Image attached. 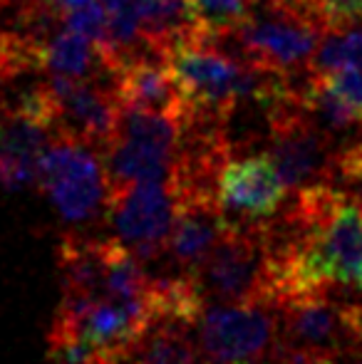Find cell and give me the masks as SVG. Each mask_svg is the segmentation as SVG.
Listing matches in <instances>:
<instances>
[{
	"label": "cell",
	"mask_w": 362,
	"mask_h": 364,
	"mask_svg": "<svg viewBox=\"0 0 362 364\" xmlns=\"http://www.w3.org/2000/svg\"><path fill=\"white\" fill-rule=\"evenodd\" d=\"M343 68L362 70V25L330 28L310 63V73H333Z\"/></svg>",
	"instance_id": "cell-13"
},
{
	"label": "cell",
	"mask_w": 362,
	"mask_h": 364,
	"mask_svg": "<svg viewBox=\"0 0 362 364\" xmlns=\"http://www.w3.org/2000/svg\"><path fill=\"white\" fill-rule=\"evenodd\" d=\"M328 28L362 25V0H315Z\"/></svg>",
	"instance_id": "cell-16"
},
{
	"label": "cell",
	"mask_w": 362,
	"mask_h": 364,
	"mask_svg": "<svg viewBox=\"0 0 362 364\" xmlns=\"http://www.w3.org/2000/svg\"><path fill=\"white\" fill-rule=\"evenodd\" d=\"M280 310L271 302H208L196 322L198 347L211 364H238L271 352Z\"/></svg>",
	"instance_id": "cell-5"
},
{
	"label": "cell",
	"mask_w": 362,
	"mask_h": 364,
	"mask_svg": "<svg viewBox=\"0 0 362 364\" xmlns=\"http://www.w3.org/2000/svg\"><path fill=\"white\" fill-rule=\"evenodd\" d=\"M35 186L68 228L82 230L107 220L110 176L97 146L58 134L38 159Z\"/></svg>",
	"instance_id": "cell-1"
},
{
	"label": "cell",
	"mask_w": 362,
	"mask_h": 364,
	"mask_svg": "<svg viewBox=\"0 0 362 364\" xmlns=\"http://www.w3.org/2000/svg\"><path fill=\"white\" fill-rule=\"evenodd\" d=\"M50 3H53L55 8L60 10V13H68V10H75V8H80V5L90 3V0H50Z\"/></svg>",
	"instance_id": "cell-17"
},
{
	"label": "cell",
	"mask_w": 362,
	"mask_h": 364,
	"mask_svg": "<svg viewBox=\"0 0 362 364\" xmlns=\"http://www.w3.org/2000/svg\"><path fill=\"white\" fill-rule=\"evenodd\" d=\"M340 360H348V364H362V345L353 347V350H348L343 357H340Z\"/></svg>",
	"instance_id": "cell-18"
},
{
	"label": "cell",
	"mask_w": 362,
	"mask_h": 364,
	"mask_svg": "<svg viewBox=\"0 0 362 364\" xmlns=\"http://www.w3.org/2000/svg\"><path fill=\"white\" fill-rule=\"evenodd\" d=\"M218 203L228 218L266 220L288 201V186L268 151L228 159L218 171Z\"/></svg>",
	"instance_id": "cell-8"
},
{
	"label": "cell",
	"mask_w": 362,
	"mask_h": 364,
	"mask_svg": "<svg viewBox=\"0 0 362 364\" xmlns=\"http://www.w3.org/2000/svg\"><path fill=\"white\" fill-rule=\"evenodd\" d=\"M132 364H211L198 342L191 337V327L174 322H156L144 337Z\"/></svg>",
	"instance_id": "cell-12"
},
{
	"label": "cell",
	"mask_w": 362,
	"mask_h": 364,
	"mask_svg": "<svg viewBox=\"0 0 362 364\" xmlns=\"http://www.w3.org/2000/svg\"><path fill=\"white\" fill-rule=\"evenodd\" d=\"M228 225L216 198H193V201H176L174 228H171L166 260L171 270L183 275H196L206 263L211 250L221 240Z\"/></svg>",
	"instance_id": "cell-10"
},
{
	"label": "cell",
	"mask_w": 362,
	"mask_h": 364,
	"mask_svg": "<svg viewBox=\"0 0 362 364\" xmlns=\"http://www.w3.org/2000/svg\"><path fill=\"white\" fill-rule=\"evenodd\" d=\"M0 124H3V122H0Z\"/></svg>",
	"instance_id": "cell-20"
},
{
	"label": "cell",
	"mask_w": 362,
	"mask_h": 364,
	"mask_svg": "<svg viewBox=\"0 0 362 364\" xmlns=\"http://www.w3.org/2000/svg\"><path fill=\"white\" fill-rule=\"evenodd\" d=\"M253 5H261V3H268V0H251Z\"/></svg>",
	"instance_id": "cell-19"
},
{
	"label": "cell",
	"mask_w": 362,
	"mask_h": 364,
	"mask_svg": "<svg viewBox=\"0 0 362 364\" xmlns=\"http://www.w3.org/2000/svg\"><path fill=\"white\" fill-rule=\"evenodd\" d=\"M196 20L211 33L231 30L251 15V0H188Z\"/></svg>",
	"instance_id": "cell-14"
},
{
	"label": "cell",
	"mask_w": 362,
	"mask_h": 364,
	"mask_svg": "<svg viewBox=\"0 0 362 364\" xmlns=\"http://www.w3.org/2000/svg\"><path fill=\"white\" fill-rule=\"evenodd\" d=\"M43 70H48L50 75L73 77V80H97V77L112 80L97 45L65 25L55 30L45 43Z\"/></svg>",
	"instance_id": "cell-11"
},
{
	"label": "cell",
	"mask_w": 362,
	"mask_h": 364,
	"mask_svg": "<svg viewBox=\"0 0 362 364\" xmlns=\"http://www.w3.org/2000/svg\"><path fill=\"white\" fill-rule=\"evenodd\" d=\"M112 90L122 109H139L183 119L186 100L169 63L154 55L124 60L112 73Z\"/></svg>",
	"instance_id": "cell-9"
},
{
	"label": "cell",
	"mask_w": 362,
	"mask_h": 364,
	"mask_svg": "<svg viewBox=\"0 0 362 364\" xmlns=\"http://www.w3.org/2000/svg\"><path fill=\"white\" fill-rule=\"evenodd\" d=\"M176 201L169 181H142L110 191L107 223L142 263L166 258Z\"/></svg>",
	"instance_id": "cell-6"
},
{
	"label": "cell",
	"mask_w": 362,
	"mask_h": 364,
	"mask_svg": "<svg viewBox=\"0 0 362 364\" xmlns=\"http://www.w3.org/2000/svg\"><path fill=\"white\" fill-rule=\"evenodd\" d=\"M179 117L122 109L119 129L102 151L110 191L142 181H166L181 144Z\"/></svg>",
	"instance_id": "cell-4"
},
{
	"label": "cell",
	"mask_w": 362,
	"mask_h": 364,
	"mask_svg": "<svg viewBox=\"0 0 362 364\" xmlns=\"http://www.w3.org/2000/svg\"><path fill=\"white\" fill-rule=\"evenodd\" d=\"M318 75H323L325 85L335 92V97L362 122V70L343 68V70H333V73H318Z\"/></svg>",
	"instance_id": "cell-15"
},
{
	"label": "cell",
	"mask_w": 362,
	"mask_h": 364,
	"mask_svg": "<svg viewBox=\"0 0 362 364\" xmlns=\"http://www.w3.org/2000/svg\"><path fill=\"white\" fill-rule=\"evenodd\" d=\"M208 302H273L266 220L228 218L221 240L193 275Z\"/></svg>",
	"instance_id": "cell-2"
},
{
	"label": "cell",
	"mask_w": 362,
	"mask_h": 364,
	"mask_svg": "<svg viewBox=\"0 0 362 364\" xmlns=\"http://www.w3.org/2000/svg\"><path fill=\"white\" fill-rule=\"evenodd\" d=\"M58 134L75 136L105 151L119 129L122 107L112 90V80H73L50 75L43 85Z\"/></svg>",
	"instance_id": "cell-7"
},
{
	"label": "cell",
	"mask_w": 362,
	"mask_h": 364,
	"mask_svg": "<svg viewBox=\"0 0 362 364\" xmlns=\"http://www.w3.org/2000/svg\"><path fill=\"white\" fill-rule=\"evenodd\" d=\"M303 90L268 107L266 151L278 166L288 191L333 181V161L338 151L335 136L323 129L303 105Z\"/></svg>",
	"instance_id": "cell-3"
}]
</instances>
